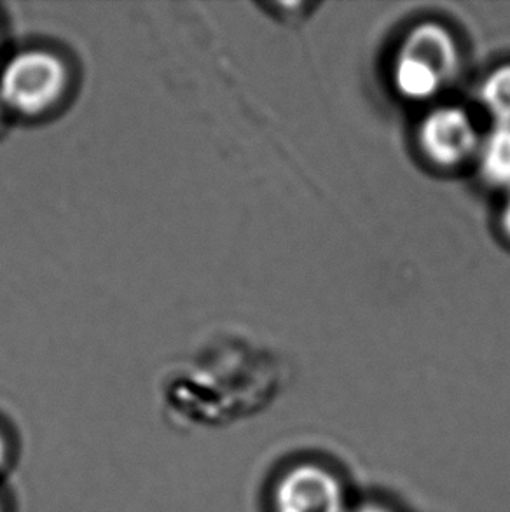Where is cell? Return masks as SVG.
I'll return each instance as SVG.
<instances>
[{
  "label": "cell",
  "instance_id": "obj_9",
  "mask_svg": "<svg viewBox=\"0 0 510 512\" xmlns=\"http://www.w3.org/2000/svg\"><path fill=\"white\" fill-rule=\"evenodd\" d=\"M502 226H504L505 233L510 236V196L509 200L505 201L504 212H502Z\"/></svg>",
  "mask_w": 510,
  "mask_h": 512
},
{
  "label": "cell",
  "instance_id": "obj_4",
  "mask_svg": "<svg viewBox=\"0 0 510 512\" xmlns=\"http://www.w3.org/2000/svg\"><path fill=\"white\" fill-rule=\"evenodd\" d=\"M420 144L435 165L456 167L476 151V128L462 109L442 107L423 121Z\"/></svg>",
  "mask_w": 510,
  "mask_h": 512
},
{
  "label": "cell",
  "instance_id": "obj_2",
  "mask_svg": "<svg viewBox=\"0 0 510 512\" xmlns=\"http://www.w3.org/2000/svg\"><path fill=\"white\" fill-rule=\"evenodd\" d=\"M458 53L453 37L439 25H420L407 35L393 65L400 95L411 100L434 97L456 74Z\"/></svg>",
  "mask_w": 510,
  "mask_h": 512
},
{
  "label": "cell",
  "instance_id": "obj_10",
  "mask_svg": "<svg viewBox=\"0 0 510 512\" xmlns=\"http://www.w3.org/2000/svg\"><path fill=\"white\" fill-rule=\"evenodd\" d=\"M7 116H9V112H7L6 107L2 104V100H0V132H2L4 126H6Z\"/></svg>",
  "mask_w": 510,
  "mask_h": 512
},
{
  "label": "cell",
  "instance_id": "obj_6",
  "mask_svg": "<svg viewBox=\"0 0 510 512\" xmlns=\"http://www.w3.org/2000/svg\"><path fill=\"white\" fill-rule=\"evenodd\" d=\"M481 98L498 125H510V65L500 67L486 79Z\"/></svg>",
  "mask_w": 510,
  "mask_h": 512
},
{
  "label": "cell",
  "instance_id": "obj_5",
  "mask_svg": "<svg viewBox=\"0 0 510 512\" xmlns=\"http://www.w3.org/2000/svg\"><path fill=\"white\" fill-rule=\"evenodd\" d=\"M481 168L491 184L510 186V125H498L484 142Z\"/></svg>",
  "mask_w": 510,
  "mask_h": 512
},
{
  "label": "cell",
  "instance_id": "obj_1",
  "mask_svg": "<svg viewBox=\"0 0 510 512\" xmlns=\"http://www.w3.org/2000/svg\"><path fill=\"white\" fill-rule=\"evenodd\" d=\"M72 88V70L46 48L14 53L0 69V100L9 114L37 119L62 107Z\"/></svg>",
  "mask_w": 510,
  "mask_h": 512
},
{
  "label": "cell",
  "instance_id": "obj_7",
  "mask_svg": "<svg viewBox=\"0 0 510 512\" xmlns=\"http://www.w3.org/2000/svg\"><path fill=\"white\" fill-rule=\"evenodd\" d=\"M352 512H397L386 504L381 502H364L360 506H353Z\"/></svg>",
  "mask_w": 510,
  "mask_h": 512
},
{
  "label": "cell",
  "instance_id": "obj_11",
  "mask_svg": "<svg viewBox=\"0 0 510 512\" xmlns=\"http://www.w3.org/2000/svg\"><path fill=\"white\" fill-rule=\"evenodd\" d=\"M0 512H4V506H2V500H0Z\"/></svg>",
  "mask_w": 510,
  "mask_h": 512
},
{
  "label": "cell",
  "instance_id": "obj_3",
  "mask_svg": "<svg viewBox=\"0 0 510 512\" xmlns=\"http://www.w3.org/2000/svg\"><path fill=\"white\" fill-rule=\"evenodd\" d=\"M345 481L329 465L304 460L287 467L271 492L273 512H352Z\"/></svg>",
  "mask_w": 510,
  "mask_h": 512
},
{
  "label": "cell",
  "instance_id": "obj_8",
  "mask_svg": "<svg viewBox=\"0 0 510 512\" xmlns=\"http://www.w3.org/2000/svg\"><path fill=\"white\" fill-rule=\"evenodd\" d=\"M9 441H7L4 430L0 429V471L6 467L7 460H9Z\"/></svg>",
  "mask_w": 510,
  "mask_h": 512
}]
</instances>
